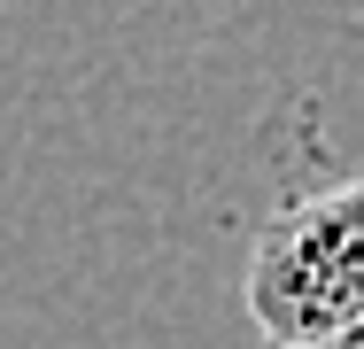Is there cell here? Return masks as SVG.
<instances>
[{
  "label": "cell",
  "instance_id": "cell-1",
  "mask_svg": "<svg viewBox=\"0 0 364 349\" xmlns=\"http://www.w3.org/2000/svg\"><path fill=\"white\" fill-rule=\"evenodd\" d=\"M240 303L264 349H318L364 334V171L287 194L256 225L240 264Z\"/></svg>",
  "mask_w": 364,
  "mask_h": 349
},
{
  "label": "cell",
  "instance_id": "cell-2",
  "mask_svg": "<svg viewBox=\"0 0 364 349\" xmlns=\"http://www.w3.org/2000/svg\"><path fill=\"white\" fill-rule=\"evenodd\" d=\"M318 349H364V334H341V342H318Z\"/></svg>",
  "mask_w": 364,
  "mask_h": 349
}]
</instances>
